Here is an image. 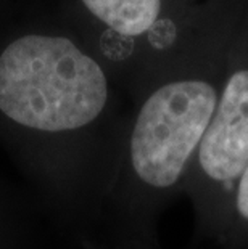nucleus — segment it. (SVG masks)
Returning <instances> with one entry per match:
<instances>
[{
    "mask_svg": "<svg viewBox=\"0 0 248 249\" xmlns=\"http://www.w3.org/2000/svg\"><path fill=\"white\" fill-rule=\"evenodd\" d=\"M107 97L103 70L66 37L29 34L0 53V113L26 130H79L98 118Z\"/></svg>",
    "mask_w": 248,
    "mask_h": 249,
    "instance_id": "1",
    "label": "nucleus"
},
{
    "mask_svg": "<svg viewBox=\"0 0 248 249\" xmlns=\"http://www.w3.org/2000/svg\"><path fill=\"white\" fill-rule=\"evenodd\" d=\"M216 92L203 81L158 89L140 108L131 135V164L142 182L168 188L182 176L216 109Z\"/></svg>",
    "mask_w": 248,
    "mask_h": 249,
    "instance_id": "2",
    "label": "nucleus"
},
{
    "mask_svg": "<svg viewBox=\"0 0 248 249\" xmlns=\"http://www.w3.org/2000/svg\"><path fill=\"white\" fill-rule=\"evenodd\" d=\"M202 169L213 180H232L248 166V71L232 76L198 146Z\"/></svg>",
    "mask_w": 248,
    "mask_h": 249,
    "instance_id": "3",
    "label": "nucleus"
},
{
    "mask_svg": "<svg viewBox=\"0 0 248 249\" xmlns=\"http://www.w3.org/2000/svg\"><path fill=\"white\" fill-rule=\"evenodd\" d=\"M95 17L121 36H139L153 28L161 0H82Z\"/></svg>",
    "mask_w": 248,
    "mask_h": 249,
    "instance_id": "4",
    "label": "nucleus"
},
{
    "mask_svg": "<svg viewBox=\"0 0 248 249\" xmlns=\"http://www.w3.org/2000/svg\"><path fill=\"white\" fill-rule=\"evenodd\" d=\"M237 209L248 220V166L240 176L239 192H237Z\"/></svg>",
    "mask_w": 248,
    "mask_h": 249,
    "instance_id": "5",
    "label": "nucleus"
}]
</instances>
